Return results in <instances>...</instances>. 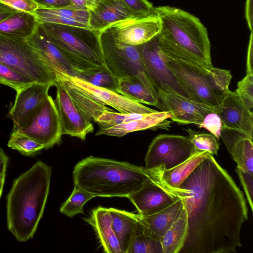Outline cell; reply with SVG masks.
Segmentation results:
<instances>
[{"label": "cell", "mask_w": 253, "mask_h": 253, "mask_svg": "<svg viewBox=\"0 0 253 253\" xmlns=\"http://www.w3.org/2000/svg\"><path fill=\"white\" fill-rule=\"evenodd\" d=\"M163 56L170 71L195 100L214 108L222 103L230 90L232 76L229 70L206 69Z\"/></svg>", "instance_id": "obj_6"}, {"label": "cell", "mask_w": 253, "mask_h": 253, "mask_svg": "<svg viewBox=\"0 0 253 253\" xmlns=\"http://www.w3.org/2000/svg\"><path fill=\"white\" fill-rule=\"evenodd\" d=\"M39 24L33 13L17 11L0 23V36L26 40L33 34Z\"/></svg>", "instance_id": "obj_29"}, {"label": "cell", "mask_w": 253, "mask_h": 253, "mask_svg": "<svg viewBox=\"0 0 253 253\" xmlns=\"http://www.w3.org/2000/svg\"><path fill=\"white\" fill-rule=\"evenodd\" d=\"M50 84L33 83L16 91L14 103L7 117L13 122V129L31 118L41 107L48 95Z\"/></svg>", "instance_id": "obj_16"}, {"label": "cell", "mask_w": 253, "mask_h": 253, "mask_svg": "<svg viewBox=\"0 0 253 253\" xmlns=\"http://www.w3.org/2000/svg\"><path fill=\"white\" fill-rule=\"evenodd\" d=\"M253 31L251 33L247 57V74H253Z\"/></svg>", "instance_id": "obj_46"}, {"label": "cell", "mask_w": 253, "mask_h": 253, "mask_svg": "<svg viewBox=\"0 0 253 253\" xmlns=\"http://www.w3.org/2000/svg\"><path fill=\"white\" fill-rule=\"evenodd\" d=\"M149 177L144 167L93 156L78 163L73 173L74 186L95 197L128 198Z\"/></svg>", "instance_id": "obj_3"}, {"label": "cell", "mask_w": 253, "mask_h": 253, "mask_svg": "<svg viewBox=\"0 0 253 253\" xmlns=\"http://www.w3.org/2000/svg\"><path fill=\"white\" fill-rule=\"evenodd\" d=\"M66 75L77 86L120 113L145 114L157 111L112 90L93 85L77 77Z\"/></svg>", "instance_id": "obj_19"}, {"label": "cell", "mask_w": 253, "mask_h": 253, "mask_svg": "<svg viewBox=\"0 0 253 253\" xmlns=\"http://www.w3.org/2000/svg\"><path fill=\"white\" fill-rule=\"evenodd\" d=\"M252 0H247L246 5V17L249 27L252 32L253 28Z\"/></svg>", "instance_id": "obj_49"}, {"label": "cell", "mask_w": 253, "mask_h": 253, "mask_svg": "<svg viewBox=\"0 0 253 253\" xmlns=\"http://www.w3.org/2000/svg\"><path fill=\"white\" fill-rule=\"evenodd\" d=\"M17 11L16 10L1 4L0 5V23Z\"/></svg>", "instance_id": "obj_48"}, {"label": "cell", "mask_w": 253, "mask_h": 253, "mask_svg": "<svg viewBox=\"0 0 253 253\" xmlns=\"http://www.w3.org/2000/svg\"><path fill=\"white\" fill-rule=\"evenodd\" d=\"M34 14L40 24L53 23L89 28V11L71 5L59 8L38 7Z\"/></svg>", "instance_id": "obj_23"}, {"label": "cell", "mask_w": 253, "mask_h": 253, "mask_svg": "<svg viewBox=\"0 0 253 253\" xmlns=\"http://www.w3.org/2000/svg\"><path fill=\"white\" fill-rule=\"evenodd\" d=\"M89 13V28L99 32L135 15L123 0H99L96 8Z\"/></svg>", "instance_id": "obj_22"}, {"label": "cell", "mask_w": 253, "mask_h": 253, "mask_svg": "<svg viewBox=\"0 0 253 253\" xmlns=\"http://www.w3.org/2000/svg\"><path fill=\"white\" fill-rule=\"evenodd\" d=\"M33 83H37L0 63V84L9 86L17 91Z\"/></svg>", "instance_id": "obj_37"}, {"label": "cell", "mask_w": 253, "mask_h": 253, "mask_svg": "<svg viewBox=\"0 0 253 253\" xmlns=\"http://www.w3.org/2000/svg\"><path fill=\"white\" fill-rule=\"evenodd\" d=\"M1 4V3H0V5Z\"/></svg>", "instance_id": "obj_51"}, {"label": "cell", "mask_w": 253, "mask_h": 253, "mask_svg": "<svg viewBox=\"0 0 253 253\" xmlns=\"http://www.w3.org/2000/svg\"><path fill=\"white\" fill-rule=\"evenodd\" d=\"M112 218V227L123 253H129L133 240L138 214L108 208Z\"/></svg>", "instance_id": "obj_28"}, {"label": "cell", "mask_w": 253, "mask_h": 253, "mask_svg": "<svg viewBox=\"0 0 253 253\" xmlns=\"http://www.w3.org/2000/svg\"><path fill=\"white\" fill-rule=\"evenodd\" d=\"M76 77L93 85L117 93L118 79L107 67L81 71Z\"/></svg>", "instance_id": "obj_32"}, {"label": "cell", "mask_w": 253, "mask_h": 253, "mask_svg": "<svg viewBox=\"0 0 253 253\" xmlns=\"http://www.w3.org/2000/svg\"><path fill=\"white\" fill-rule=\"evenodd\" d=\"M185 130L197 151L208 152L212 156L217 155L220 143L214 135L210 132H201L189 128Z\"/></svg>", "instance_id": "obj_36"}, {"label": "cell", "mask_w": 253, "mask_h": 253, "mask_svg": "<svg viewBox=\"0 0 253 253\" xmlns=\"http://www.w3.org/2000/svg\"><path fill=\"white\" fill-rule=\"evenodd\" d=\"M241 102L248 108H253V74H246L237 84L235 91Z\"/></svg>", "instance_id": "obj_39"}, {"label": "cell", "mask_w": 253, "mask_h": 253, "mask_svg": "<svg viewBox=\"0 0 253 253\" xmlns=\"http://www.w3.org/2000/svg\"><path fill=\"white\" fill-rule=\"evenodd\" d=\"M56 95L54 100L60 120L62 134L82 140L94 130L91 122L77 108L61 81L57 78Z\"/></svg>", "instance_id": "obj_14"}, {"label": "cell", "mask_w": 253, "mask_h": 253, "mask_svg": "<svg viewBox=\"0 0 253 253\" xmlns=\"http://www.w3.org/2000/svg\"><path fill=\"white\" fill-rule=\"evenodd\" d=\"M0 3L17 11L33 14L35 10L39 7L34 0H0Z\"/></svg>", "instance_id": "obj_42"}, {"label": "cell", "mask_w": 253, "mask_h": 253, "mask_svg": "<svg viewBox=\"0 0 253 253\" xmlns=\"http://www.w3.org/2000/svg\"><path fill=\"white\" fill-rule=\"evenodd\" d=\"M198 126L209 131L214 135L218 140L221 130L224 128L220 117L215 112H211L207 114Z\"/></svg>", "instance_id": "obj_40"}, {"label": "cell", "mask_w": 253, "mask_h": 253, "mask_svg": "<svg viewBox=\"0 0 253 253\" xmlns=\"http://www.w3.org/2000/svg\"><path fill=\"white\" fill-rule=\"evenodd\" d=\"M7 146L11 149L16 150L22 155L33 157L44 149V146L31 138L15 131H12Z\"/></svg>", "instance_id": "obj_35"}, {"label": "cell", "mask_w": 253, "mask_h": 253, "mask_svg": "<svg viewBox=\"0 0 253 253\" xmlns=\"http://www.w3.org/2000/svg\"><path fill=\"white\" fill-rule=\"evenodd\" d=\"M5 176L0 177V198L3 191Z\"/></svg>", "instance_id": "obj_50"}, {"label": "cell", "mask_w": 253, "mask_h": 253, "mask_svg": "<svg viewBox=\"0 0 253 253\" xmlns=\"http://www.w3.org/2000/svg\"><path fill=\"white\" fill-rule=\"evenodd\" d=\"M8 158L4 151L0 147V177L5 176Z\"/></svg>", "instance_id": "obj_47"}, {"label": "cell", "mask_w": 253, "mask_h": 253, "mask_svg": "<svg viewBox=\"0 0 253 253\" xmlns=\"http://www.w3.org/2000/svg\"><path fill=\"white\" fill-rule=\"evenodd\" d=\"M99 0H70L71 5L93 11L96 7Z\"/></svg>", "instance_id": "obj_45"}, {"label": "cell", "mask_w": 253, "mask_h": 253, "mask_svg": "<svg viewBox=\"0 0 253 253\" xmlns=\"http://www.w3.org/2000/svg\"><path fill=\"white\" fill-rule=\"evenodd\" d=\"M146 114V113H145ZM145 114L122 113L113 111H105L96 120L100 129H105L142 118Z\"/></svg>", "instance_id": "obj_38"}, {"label": "cell", "mask_w": 253, "mask_h": 253, "mask_svg": "<svg viewBox=\"0 0 253 253\" xmlns=\"http://www.w3.org/2000/svg\"><path fill=\"white\" fill-rule=\"evenodd\" d=\"M40 25L48 40L63 51L79 72L107 67L100 40V32L53 23Z\"/></svg>", "instance_id": "obj_4"}, {"label": "cell", "mask_w": 253, "mask_h": 253, "mask_svg": "<svg viewBox=\"0 0 253 253\" xmlns=\"http://www.w3.org/2000/svg\"><path fill=\"white\" fill-rule=\"evenodd\" d=\"M100 40L106 66L114 76L118 79L128 76L136 77L157 95L144 66L139 45L118 42L108 28L100 31Z\"/></svg>", "instance_id": "obj_8"}, {"label": "cell", "mask_w": 253, "mask_h": 253, "mask_svg": "<svg viewBox=\"0 0 253 253\" xmlns=\"http://www.w3.org/2000/svg\"><path fill=\"white\" fill-rule=\"evenodd\" d=\"M135 15L150 13L154 11L152 4L148 0H123Z\"/></svg>", "instance_id": "obj_43"}, {"label": "cell", "mask_w": 253, "mask_h": 253, "mask_svg": "<svg viewBox=\"0 0 253 253\" xmlns=\"http://www.w3.org/2000/svg\"><path fill=\"white\" fill-rule=\"evenodd\" d=\"M155 89L164 111L169 112L171 120L177 123L199 126L207 114L215 111L214 107L186 97L168 85H161Z\"/></svg>", "instance_id": "obj_11"}, {"label": "cell", "mask_w": 253, "mask_h": 253, "mask_svg": "<svg viewBox=\"0 0 253 253\" xmlns=\"http://www.w3.org/2000/svg\"><path fill=\"white\" fill-rule=\"evenodd\" d=\"M26 41L39 54L56 75L58 73H64L71 76H77L79 71L63 51L48 40L40 24Z\"/></svg>", "instance_id": "obj_18"}, {"label": "cell", "mask_w": 253, "mask_h": 253, "mask_svg": "<svg viewBox=\"0 0 253 253\" xmlns=\"http://www.w3.org/2000/svg\"><path fill=\"white\" fill-rule=\"evenodd\" d=\"M84 220L94 229L104 252L123 253L112 227V218L108 208L98 207Z\"/></svg>", "instance_id": "obj_26"}, {"label": "cell", "mask_w": 253, "mask_h": 253, "mask_svg": "<svg viewBox=\"0 0 253 253\" xmlns=\"http://www.w3.org/2000/svg\"><path fill=\"white\" fill-rule=\"evenodd\" d=\"M52 170L38 161L15 179L6 196L8 229L17 241L33 238L42 218L49 191Z\"/></svg>", "instance_id": "obj_2"}, {"label": "cell", "mask_w": 253, "mask_h": 253, "mask_svg": "<svg viewBox=\"0 0 253 253\" xmlns=\"http://www.w3.org/2000/svg\"><path fill=\"white\" fill-rule=\"evenodd\" d=\"M214 112L220 117L224 128L240 132L253 138V110L241 102L235 92L229 90L222 103L215 108Z\"/></svg>", "instance_id": "obj_17"}, {"label": "cell", "mask_w": 253, "mask_h": 253, "mask_svg": "<svg viewBox=\"0 0 253 253\" xmlns=\"http://www.w3.org/2000/svg\"><path fill=\"white\" fill-rule=\"evenodd\" d=\"M56 77L61 81L77 108L91 122H95L105 111H114L93 96L75 85L68 79L65 74L58 73Z\"/></svg>", "instance_id": "obj_25"}, {"label": "cell", "mask_w": 253, "mask_h": 253, "mask_svg": "<svg viewBox=\"0 0 253 253\" xmlns=\"http://www.w3.org/2000/svg\"><path fill=\"white\" fill-rule=\"evenodd\" d=\"M129 253H163L160 240L148 234L139 219Z\"/></svg>", "instance_id": "obj_33"}, {"label": "cell", "mask_w": 253, "mask_h": 253, "mask_svg": "<svg viewBox=\"0 0 253 253\" xmlns=\"http://www.w3.org/2000/svg\"><path fill=\"white\" fill-rule=\"evenodd\" d=\"M183 208L180 198L164 210L147 216L139 214V219L145 231L152 237L160 240L170 227Z\"/></svg>", "instance_id": "obj_27"}, {"label": "cell", "mask_w": 253, "mask_h": 253, "mask_svg": "<svg viewBox=\"0 0 253 253\" xmlns=\"http://www.w3.org/2000/svg\"><path fill=\"white\" fill-rule=\"evenodd\" d=\"M158 35L139 45L144 66L155 88L167 84L177 92L194 99L167 66L159 47Z\"/></svg>", "instance_id": "obj_13"}, {"label": "cell", "mask_w": 253, "mask_h": 253, "mask_svg": "<svg viewBox=\"0 0 253 253\" xmlns=\"http://www.w3.org/2000/svg\"><path fill=\"white\" fill-rule=\"evenodd\" d=\"M209 154L208 152L199 151L184 162L169 169L160 168L145 169L150 177L171 191L178 188Z\"/></svg>", "instance_id": "obj_20"}, {"label": "cell", "mask_w": 253, "mask_h": 253, "mask_svg": "<svg viewBox=\"0 0 253 253\" xmlns=\"http://www.w3.org/2000/svg\"><path fill=\"white\" fill-rule=\"evenodd\" d=\"M187 231V215L183 206L180 214L160 239L163 253H179L184 245Z\"/></svg>", "instance_id": "obj_31"}, {"label": "cell", "mask_w": 253, "mask_h": 253, "mask_svg": "<svg viewBox=\"0 0 253 253\" xmlns=\"http://www.w3.org/2000/svg\"><path fill=\"white\" fill-rule=\"evenodd\" d=\"M198 152L188 136L161 134L155 137L149 145L144 168L146 169L156 168L170 169Z\"/></svg>", "instance_id": "obj_9"}, {"label": "cell", "mask_w": 253, "mask_h": 253, "mask_svg": "<svg viewBox=\"0 0 253 253\" xmlns=\"http://www.w3.org/2000/svg\"><path fill=\"white\" fill-rule=\"evenodd\" d=\"M107 28L118 42L136 46L157 36L161 30V21L153 11L146 14L133 15Z\"/></svg>", "instance_id": "obj_12"}, {"label": "cell", "mask_w": 253, "mask_h": 253, "mask_svg": "<svg viewBox=\"0 0 253 253\" xmlns=\"http://www.w3.org/2000/svg\"><path fill=\"white\" fill-rule=\"evenodd\" d=\"M154 11L161 21L160 37L212 64L207 30L197 17L170 6L155 7Z\"/></svg>", "instance_id": "obj_5"}, {"label": "cell", "mask_w": 253, "mask_h": 253, "mask_svg": "<svg viewBox=\"0 0 253 253\" xmlns=\"http://www.w3.org/2000/svg\"><path fill=\"white\" fill-rule=\"evenodd\" d=\"M0 63L39 84L55 86V73L26 40L0 36Z\"/></svg>", "instance_id": "obj_7"}, {"label": "cell", "mask_w": 253, "mask_h": 253, "mask_svg": "<svg viewBox=\"0 0 253 253\" xmlns=\"http://www.w3.org/2000/svg\"><path fill=\"white\" fill-rule=\"evenodd\" d=\"M171 116V114L168 111H157L153 113H146L141 118L105 129H99L95 135L122 137L136 131L156 127L166 128L170 123L167 120L170 118Z\"/></svg>", "instance_id": "obj_24"}, {"label": "cell", "mask_w": 253, "mask_h": 253, "mask_svg": "<svg viewBox=\"0 0 253 253\" xmlns=\"http://www.w3.org/2000/svg\"><path fill=\"white\" fill-rule=\"evenodd\" d=\"M40 7L59 8L70 6V0H34Z\"/></svg>", "instance_id": "obj_44"}, {"label": "cell", "mask_w": 253, "mask_h": 253, "mask_svg": "<svg viewBox=\"0 0 253 253\" xmlns=\"http://www.w3.org/2000/svg\"><path fill=\"white\" fill-rule=\"evenodd\" d=\"M117 93L135 102L154 106L164 111L157 96L136 77L128 76L119 79Z\"/></svg>", "instance_id": "obj_30"}, {"label": "cell", "mask_w": 253, "mask_h": 253, "mask_svg": "<svg viewBox=\"0 0 253 253\" xmlns=\"http://www.w3.org/2000/svg\"><path fill=\"white\" fill-rule=\"evenodd\" d=\"M94 197L93 195L74 186L70 196L63 204L60 211L70 217L79 213H83L84 205Z\"/></svg>", "instance_id": "obj_34"}, {"label": "cell", "mask_w": 253, "mask_h": 253, "mask_svg": "<svg viewBox=\"0 0 253 253\" xmlns=\"http://www.w3.org/2000/svg\"><path fill=\"white\" fill-rule=\"evenodd\" d=\"M128 198L141 216L153 214L173 203L178 197L149 176Z\"/></svg>", "instance_id": "obj_15"}, {"label": "cell", "mask_w": 253, "mask_h": 253, "mask_svg": "<svg viewBox=\"0 0 253 253\" xmlns=\"http://www.w3.org/2000/svg\"><path fill=\"white\" fill-rule=\"evenodd\" d=\"M235 171L245 192L247 200L253 211V174L237 166Z\"/></svg>", "instance_id": "obj_41"}, {"label": "cell", "mask_w": 253, "mask_h": 253, "mask_svg": "<svg viewBox=\"0 0 253 253\" xmlns=\"http://www.w3.org/2000/svg\"><path fill=\"white\" fill-rule=\"evenodd\" d=\"M181 198L188 231L179 253H236L248 219L246 200L227 171L209 154L171 190Z\"/></svg>", "instance_id": "obj_1"}, {"label": "cell", "mask_w": 253, "mask_h": 253, "mask_svg": "<svg viewBox=\"0 0 253 253\" xmlns=\"http://www.w3.org/2000/svg\"><path fill=\"white\" fill-rule=\"evenodd\" d=\"M220 137L237 166L253 174V138L226 128L221 130Z\"/></svg>", "instance_id": "obj_21"}, {"label": "cell", "mask_w": 253, "mask_h": 253, "mask_svg": "<svg viewBox=\"0 0 253 253\" xmlns=\"http://www.w3.org/2000/svg\"><path fill=\"white\" fill-rule=\"evenodd\" d=\"M12 130L43 145L44 149L59 143L62 135L60 120L52 97L48 95L31 118Z\"/></svg>", "instance_id": "obj_10"}]
</instances>
